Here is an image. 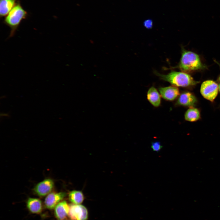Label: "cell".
<instances>
[{"instance_id": "6da1fadb", "label": "cell", "mask_w": 220, "mask_h": 220, "mask_svg": "<svg viewBox=\"0 0 220 220\" xmlns=\"http://www.w3.org/2000/svg\"><path fill=\"white\" fill-rule=\"evenodd\" d=\"M154 73L161 79L177 87H188L194 86L198 82L189 74L183 72L172 71L165 75L154 71Z\"/></svg>"}, {"instance_id": "7a4b0ae2", "label": "cell", "mask_w": 220, "mask_h": 220, "mask_svg": "<svg viewBox=\"0 0 220 220\" xmlns=\"http://www.w3.org/2000/svg\"><path fill=\"white\" fill-rule=\"evenodd\" d=\"M178 67L185 72L201 70L205 67L197 54L183 49Z\"/></svg>"}, {"instance_id": "3957f363", "label": "cell", "mask_w": 220, "mask_h": 220, "mask_svg": "<svg viewBox=\"0 0 220 220\" xmlns=\"http://www.w3.org/2000/svg\"><path fill=\"white\" fill-rule=\"evenodd\" d=\"M27 15V12L18 3L6 16L4 22L11 29L10 37L14 35L20 23L23 20L26 18Z\"/></svg>"}, {"instance_id": "277c9868", "label": "cell", "mask_w": 220, "mask_h": 220, "mask_svg": "<svg viewBox=\"0 0 220 220\" xmlns=\"http://www.w3.org/2000/svg\"><path fill=\"white\" fill-rule=\"evenodd\" d=\"M218 84L212 80H207L201 84L200 92L203 97L211 102H213L216 97L218 91Z\"/></svg>"}, {"instance_id": "5b68a950", "label": "cell", "mask_w": 220, "mask_h": 220, "mask_svg": "<svg viewBox=\"0 0 220 220\" xmlns=\"http://www.w3.org/2000/svg\"><path fill=\"white\" fill-rule=\"evenodd\" d=\"M68 216L71 220H87L88 210L82 205L71 204L70 205Z\"/></svg>"}, {"instance_id": "8992f818", "label": "cell", "mask_w": 220, "mask_h": 220, "mask_svg": "<svg viewBox=\"0 0 220 220\" xmlns=\"http://www.w3.org/2000/svg\"><path fill=\"white\" fill-rule=\"evenodd\" d=\"M54 185L53 179L46 178L38 183L34 187L33 191L38 196L44 197L51 193Z\"/></svg>"}, {"instance_id": "52a82bcc", "label": "cell", "mask_w": 220, "mask_h": 220, "mask_svg": "<svg viewBox=\"0 0 220 220\" xmlns=\"http://www.w3.org/2000/svg\"><path fill=\"white\" fill-rule=\"evenodd\" d=\"M66 196L64 192H51L47 195L44 202L45 207L49 209H53Z\"/></svg>"}, {"instance_id": "ba28073f", "label": "cell", "mask_w": 220, "mask_h": 220, "mask_svg": "<svg viewBox=\"0 0 220 220\" xmlns=\"http://www.w3.org/2000/svg\"><path fill=\"white\" fill-rule=\"evenodd\" d=\"M197 103V99L192 93L185 91L179 95L177 101L176 105L189 108L194 107Z\"/></svg>"}, {"instance_id": "9c48e42d", "label": "cell", "mask_w": 220, "mask_h": 220, "mask_svg": "<svg viewBox=\"0 0 220 220\" xmlns=\"http://www.w3.org/2000/svg\"><path fill=\"white\" fill-rule=\"evenodd\" d=\"M159 90L162 97L167 101L174 100L180 95L179 89L177 86H174L160 87L159 89Z\"/></svg>"}, {"instance_id": "30bf717a", "label": "cell", "mask_w": 220, "mask_h": 220, "mask_svg": "<svg viewBox=\"0 0 220 220\" xmlns=\"http://www.w3.org/2000/svg\"><path fill=\"white\" fill-rule=\"evenodd\" d=\"M70 205L65 201L59 202L54 208V214L57 218L59 220L66 219L68 215Z\"/></svg>"}, {"instance_id": "8fae6325", "label": "cell", "mask_w": 220, "mask_h": 220, "mask_svg": "<svg viewBox=\"0 0 220 220\" xmlns=\"http://www.w3.org/2000/svg\"><path fill=\"white\" fill-rule=\"evenodd\" d=\"M26 206L29 211L33 214H39L43 209L41 200L37 198H29L27 201Z\"/></svg>"}, {"instance_id": "7c38bea8", "label": "cell", "mask_w": 220, "mask_h": 220, "mask_svg": "<svg viewBox=\"0 0 220 220\" xmlns=\"http://www.w3.org/2000/svg\"><path fill=\"white\" fill-rule=\"evenodd\" d=\"M147 99L149 102L154 107H159L161 103V97L157 89L152 86L148 90L147 94Z\"/></svg>"}, {"instance_id": "4fadbf2b", "label": "cell", "mask_w": 220, "mask_h": 220, "mask_svg": "<svg viewBox=\"0 0 220 220\" xmlns=\"http://www.w3.org/2000/svg\"><path fill=\"white\" fill-rule=\"evenodd\" d=\"M16 0H0V16H6L16 4Z\"/></svg>"}, {"instance_id": "5bb4252c", "label": "cell", "mask_w": 220, "mask_h": 220, "mask_svg": "<svg viewBox=\"0 0 220 220\" xmlns=\"http://www.w3.org/2000/svg\"><path fill=\"white\" fill-rule=\"evenodd\" d=\"M200 117V112L197 108L190 107L185 112L184 118L185 120L194 122L198 120Z\"/></svg>"}, {"instance_id": "9a60e30c", "label": "cell", "mask_w": 220, "mask_h": 220, "mask_svg": "<svg viewBox=\"0 0 220 220\" xmlns=\"http://www.w3.org/2000/svg\"><path fill=\"white\" fill-rule=\"evenodd\" d=\"M68 198L69 201L75 204H80L84 199L82 193L78 190H73L70 192L68 194Z\"/></svg>"}, {"instance_id": "2e32d148", "label": "cell", "mask_w": 220, "mask_h": 220, "mask_svg": "<svg viewBox=\"0 0 220 220\" xmlns=\"http://www.w3.org/2000/svg\"><path fill=\"white\" fill-rule=\"evenodd\" d=\"M162 147L163 146L159 141H156L152 143L151 148L154 151L159 152Z\"/></svg>"}, {"instance_id": "e0dca14e", "label": "cell", "mask_w": 220, "mask_h": 220, "mask_svg": "<svg viewBox=\"0 0 220 220\" xmlns=\"http://www.w3.org/2000/svg\"><path fill=\"white\" fill-rule=\"evenodd\" d=\"M152 22L150 20H147L144 22V26L147 28H151L152 26Z\"/></svg>"}, {"instance_id": "ac0fdd59", "label": "cell", "mask_w": 220, "mask_h": 220, "mask_svg": "<svg viewBox=\"0 0 220 220\" xmlns=\"http://www.w3.org/2000/svg\"><path fill=\"white\" fill-rule=\"evenodd\" d=\"M215 62H216V63L217 64H218V65L219 66H220V64H219V63H218V62H216V61H215ZM218 81H220V75L218 77Z\"/></svg>"}, {"instance_id": "d6986e66", "label": "cell", "mask_w": 220, "mask_h": 220, "mask_svg": "<svg viewBox=\"0 0 220 220\" xmlns=\"http://www.w3.org/2000/svg\"><path fill=\"white\" fill-rule=\"evenodd\" d=\"M218 90L220 93V82L219 83V84L218 85Z\"/></svg>"}, {"instance_id": "ffe728a7", "label": "cell", "mask_w": 220, "mask_h": 220, "mask_svg": "<svg viewBox=\"0 0 220 220\" xmlns=\"http://www.w3.org/2000/svg\"><path fill=\"white\" fill-rule=\"evenodd\" d=\"M62 220H67V219H65Z\"/></svg>"}]
</instances>
